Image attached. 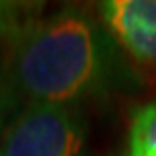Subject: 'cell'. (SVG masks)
<instances>
[{
	"mask_svg": "<svg viewBox=\"0 0 156 156\" xmlns=\"http://www.w3.org/2000/svg\"><path fill=\"white\" fill-rule=\"evenodd\" d=\"M114 73L112 35L77 8L35 18L12 41L8 75L27 104L75 108L105 91Z\"/></svg>",
	"mask_w": 156,
	"mask_h": 156,
	"instance_id": "6da1fadb",
	"label": "cell"
},
{
	"mask_svg": "<svg viewBox=\"0 0 156 156\" xmlns=\"http://www.w3.org/2000/svg\"><path fill=\"white\" fill-rule=\"evenodd\" d=\"M0 156H85V124L75 108L27 104L0 136Z\"/></svg>",
	"mask_w": 156,
	"mask_h": 156,
	"instance_id": "7a4b0ae2",
	"label": "cell"
},
{
	"mask_svg": "<svg viewBox=\"0 0 156 156\" xmlns=\"http://www.w3.org/2000/svg\"><path fill=\"white\" fill-rule=\"evenodd\" d=\"M104 27L130 57L156 71V0L101 2Z\"/></svg>",
	"mask_w": 156,
	"mask_h": 156,
	"instance_id": "3957f363",
	"label": "cell"
},
{
	"mask_svg": "<svg viewBox=\"0 0 156 156\" xmlns=\"http://www.w3.org/2000/svg\"><path fill=\"white\" fill-rule=\"evenodd\" d=\"M130 156H156V101L146 104L134 114Z\"/></svg>",
	"mask_w": 156,
	"mask_h": 156,
	"instance_id": "277c9868",
	"label": "cell"
},
{
	"mask_svg": "<svg viewBox=\"0 0 156 156\" xmlns=\"http://www.w3.org/2000/svg\"><path fill=\"white\" fill-rule=\"evenodd\" d=\"M0 124H2V101H0Z\"/></svg>",
	"mask_w": 156,
	"mask_h": 156,
	"instance_id": "5b68a950",
	"label": "cell"
}]
</instances>
